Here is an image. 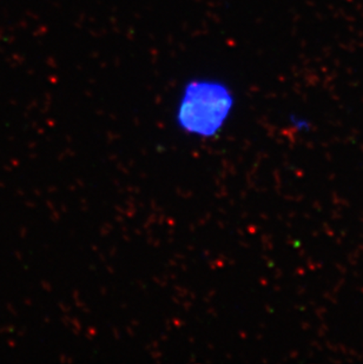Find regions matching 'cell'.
I'll use <instances>...</instances> for the list:
<instances>
[{"label":"cell","mask_w":363,"mask_h":364,"mask_svg":"<svg viewBox=\"0 0 363 364\" xmlns=\"http://www.w3.org/2000/svg\"><path fill=\"white\" fill-rule=\"evenodd\" d=\"M233 107V95L224 80L201 75L183 82L176 98L174 118L179 130L209 139L226 125Z\"/></svg>","instance_id":"1"}]
</instances>
